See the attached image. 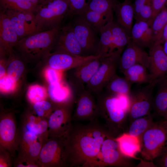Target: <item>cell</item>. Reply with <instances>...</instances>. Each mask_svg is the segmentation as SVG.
I'll return each mask as SVG.
<instances>
[{
  "instance_id": "6da1fadb",
  "label": "cell",
  "mask_w": 167,
  "mask_h": 167,
  "mask_svg": "<svg viewBox=\"0 0 167 167\" xmlns=\"http://www.w3.org/2000/svg\"><path fill=\"white\" fill-rule=\"evenodd\" d=\"M65 152L70 167H118L124 160L115 137L97 119L72 124L65 137Z\"/></svg>"
},
{
  "instance_id": "7a4b0ae2",
  "label": "cell",
  "mask_w": 167,
  "mask_h": 167,
  "mask_svg": "<svg viewBox=\"0 0 167 167\" xmlns=\"http://www.w3.org/2000/svg\"><path fill=\"white\" fill-rule=\"evenodd\" d=\"M99 115L105 121V126L115 137L122 133L129 107L128 97L118 96L103 91L97 95Z\"/></svg>"
},
{
  "instance_id": "3957f363",
  "label": "cell",
  "mask_w": 167,
  "mask_h": 167,
  "mask_svg": "<svg viewBox=\"0 0 167 167\" xmlns=\"http://www.w3.org/2000/svg\"><path fill=\"white\" fill-rule=\"evenodd\" d=\"M60 28L39 32L26 36L19 40L15 47L28 61L45 59L53 50Z\"/></svg>"
},
{
  "instance_id": "277c9868",
  "label": "cell",
  "mask_w": 167,
  "mask_h": 167,
  "mask_svg": "<svg viewBox=\"0 0 167 167\" xmlns=\"http://www.w3.org/2000/svg\"><path fill=\"white\" fill-rule=\"evenodd\" d=\"M69 6V0H45L38 5L34 14L39 31L60 28Z\"/></svg>"
},
{
  "instance_id": "5b68a950",
  "label": "cell",
  "mask_w": 167,
  "mask_h": 167,
  "mask_svg": "<svg viewBox=\"0 0 167 167\" xmlns=\"http://www.w3.org/2000/svg\"><path fill=\"white\" fill-rule=\"evenodd\" d=\"M140 139L142 156L154 160L167 148V120L154 122Z\"/></svg>"
},
{
  "instance_id": "8992f818",
  "label": "cell",
  "mask_w": 167,
  "mask_h": 167,
  "mask_svg": "<svg viewBox=\"0 0 167 167\" xmlns=\"http://www.w3.org/2000/svg\"><path fill=\"white\" fill-rule=\"evenodd\" d=\"M65 137H49L43 144L37 164L38 167H66Z\"/></svg>"
},
{
  "instance_id": "52a82bcc",
  "label": "cell",
  "mask_w": 167,
  "mask_h": 167,
  "mask_svg": "<svg viewBox=\"0 0 167 167\" xmlns=\"http://www.w3.org/2000/svg\"><path fill=\"white\" fill-rule=\"evenodd\" d=\"M157 80L131 90L128 112L130 122L150 113L153 109V92Z\"/></svg>"
},
{
  "instance_id": "ba28073f",
  "label": "cell",
  "mask_w": 167,
  "mask_h": 167,
  "mask_svg": "<svg viewBox=\"0 0 167 167\" xmlns=\"http://www.w3.org/2000/svg\"><path fill=\"white\" fill-rule=\"evenodd\" d=\"M71 22L84 56L98 55L99 34L79 15L73 16Z\"/></svg>"
},
{
  "instance_id": "9c48e42d",
  "label": "cell",
  "mask_w": 167,
  "mask_h": 167,
  "mask_svg": "<svg viewBox=\"0 0 167 167\" xmlns=\"http://www.w3.org/2000/svg\"><path fill=\"white\" fill-rule=\"evenodd\" d=\"M121 54H116L101 57V63L85 88L93 94L101 92L112 77L116 74V69Z\"/></svg>"
},
{
  "instance_id": "30bf717a",
  "label": "cell",
  "mask_w": 167,
  "mask_h": 167,
  "mask_svg": "<svg viewBox=\"0 0 167 167\" xmlns=\"http://www.w3.org/2000/svg\"><path fill=\"white\" fill-rule=\"evenodd\" d=\"M18 127L14 113L5 112L0 115V146L7 150L12 157L18 151Z\"/></svg>"
},
{
  "instance_id": "8fae6325",
  "label": "cell",
  "mask_w": 167,
  "mask_h": 167,
  "mask_svg": "<svg viewBox=\"0 0 167 167\" xmlns=\"http://www.w3.org/2000/svg\"><path fill=\"white\" fill-rule=\"evenodd\" d=\"M73 105H63L55 108L48 118L49 137H66L72 124Z\"/></svg>"
},
{
  "instance_id": "7c38bea8",
  "label": "cell",
  "mask_w": 167,
  "mask_h": 167,
  "mask_svg": "<svg viewBox=\"0 0 167 167\" xmlns=\"http://www.w3.org/2000/svg\"><path fill=\"white\" fill-rule=\"evenodd\" d=\"M75 93L76 105L72 120L91 121L97 119L99 113L93 94L85 88Z\"/></svg>"
},
{
  "instance_id": "4fadbf2b",
  "label": "cell",
  "mask_w": 167,
  "mask_h": 167,
  "mask_svg": "<svg viewBox=\"0 0 167 167\" xmlns=\"http://www.w3.org/2000/svg\"><path fill=\"white\" fill-rule=\"evenodd\" d=\"M40 118L29 110L22 116L18 127V151L38 140L37 124Z\"/></svg>"
},
{
  "instance_id": "5bb4252c",
  "label": "cell",
  "mask_w": 167,
  "mask_h": 167,
  "mask_svg": "<svg viewBox=\"0 0 167 167\" xmlns=\"http://www.w3.org/2000/svg\"><path fill=\"white\" fill-rule=\"evenodd\" d=\"M8 16L16 32L19 40L39 32L34 13L29 11L9 10L4 11Z\"/></svg>"
},
{
  "instance_id": "9a60e30c",
  "label": "cell",
  "mask_w": 167,
  "mask_h": 167,
  "mask_svg": "<svg viewBox=\"0 0 167 167\" xmlns=\"http://www.w3.org/2000/svg\"><path fill=\"white\" fill-rule=\"evenodd\" d=\"M136 64L142 65L148 69L149 56L143 48L131 41L121 54L118 66L120 71L123 73L128 68Z\"/></svg>"
},
{
  "instance_id": "2e32d148",
  "label": "cell",
  "mask_w": 167,
  "mask_h": 167,
  "mask_svg": "<svg viewBox=\"0 0 167 167\" xmlns=\"http://www.w3.org/2000/svg\"><path fill=\"white\" fill-rule=\"evenodd\" d=\"M53 50V52L84 56L82 49L75 37L71 22L60 28Z\"/></svg>"
},
{
  "instance_id": "e0dca14e",
  "label": "cell",
  "mask_w": 167,
  "mask_h": 167,
  "mask_svg": "<svg viewBox=\"0 0 167 167\" xmlns=\"http://www.w3.org/2000/svg\"><path fill=\"white\" fill-rule=\"evenodd\" d=\"M100 56H77L65 53L53 52L45 59H47L49 66L64 71L70 70Z\"/></svg>"
},
{
  "instance_id": "ac0fdd59",
  "label": "cell",
  "mask_w": 167,
  "mask_h": 167,
  "mask_svg": "<svg viewBox=\"0 0 167 167\" xmlns=\"http://www.w3.org/2000/svg\"><path fill=\"white\" fill-rule=\"evenodd\" d=\"M101 63L100 56L70 70V82L75 93L85 88Z\"/></svg>"
},
{
  "instance_id": "d6986e66",
  "label": "cell",
  "mask_w": 167,
  "mask_h": 167,
  "mask_svg": "<svg viewBox=\"0 0 167 167\" xmlns=\"http://www.w3.org/2000/svg\"><path fill=\"white\" fill-rule=\"evenodd\" d=\"M149 48L148 69L153 81L167 75V54L159 41L154 42Z\"/></svg>"
},
{
  "instance_id": "ffe728a7",
  "label": "cell",
  "mask_w": 167,
  "mask_h": 167,
  "mask_svg": "<svg viewBox=\"0 0 167 167\" xmlns=\"http://www.w3.org/2000/svg\"><path fill=\"white\" fill-rule=\"evenodd\" d=\"M19 41L8 16L4 12L0 16V43L2 49L8 55L13 52V48Z\"/></svg>"
},
{
  "instance_id": "44dd1931",
  "label": "cell",
  "mask_w": 167,
  "mask_h": 167,
  "mask_svg": "<svg viewBox=\"0 0 167 167\" xmlns=\"http://www.w3.org/2000/svg\"><path fill=\"white\" fill-rule=\"evenodd\" d=\"M47 91L48 96L54 109L63 105H73L75 101L72 88L63 81L49 84Z\"/></svg>"
},
{
  "instance_id": "7402d4cb",
  "label": "cell",
  "mask_w": 167,
  "mask_h": 167,
  "mask_svg": "<svg viewBox=\"0 0 167 167\" xmlns=\"http://www.w3.org/2000/svg\"><path fill=\"white\" fill-rule=\"evenodd\" d=\"M132 41L144 48H149L154 42L150 23L141 20H136L131 32Z\"/></svg>"
},
{
  "instance_id": "603a6c76",
  "label": "cell",
  "mask_w": 167,
  "mask_h": 167,
  "mask_svg": "<svg viewBox=\"0 0 167 167\" xmlns=\"http://www.w3.org/2000/svg\"><path fill=\"white\" fill-rule=\"evenodd\" d=\"M114 11L117 18L116 22L131 35L135 17L134 9L131 1L124 0L122 2H116Z\"/></svg>"
},
{
  "instance_id": "cb8c5ba5",
  "label": "cell",
  "mask_w": 167,
  "mask_h": 167,
  "mask_svg": "<svg viewBox=\"0 0 167 167\" xmlns=\"http://www.w3.org/2000/svg\"><path fill=\"white\" fill-rule=\"evenodd\" d=\"M119 150L122 154L127 158L137 159L136 154L140 152L141 143L139 137L127 133H123L115 138Z\"/></svg>"
},
{
  "instance_id": "d4e9b609",
  "label": "cell",
  "mask_w": 167,
  "mask_h": 167,
  "mask_svg": "<svg viewBox=\"0 0 167 167\" xmlns=\"http://www.w3.org/2000/svg\"><path fill=\"white\" fill-rule=\"evenodd\" d=\"M113 39L112 55L121 54L124 49L131 40V35L122 26L113 21L110 23Z\"/></svg>"
},
{
  "instance_id": "484cf974",
  "label": "cell",
  "mask_w": 167,
  "mask_h": 167,
  "mask_svg": "<svg viewBox=\"0 0 167 167\" xmlns=\"http://www.w3.org/2000/svg\"><path fill=\"white\" fill-rule=\"evenodd\" d=\"M156 94L153 97V109L155 113L161 116L167 111V75L157 80Z\"/></svg>"
},
{
  "instance_id": "4316f807",
  "label": "cell",
  "mask_w": 167,
  "mask_h": 167,
  "mask_svg": "<svg viewBox=\"0 0 167 167\" xmlns=\"http://www.w3.org/2000/svg\"><path fill=\"white\" fill-rule=\"evenodd\" d=\"M132 84L125 77L115 74L108 82L104 89L105 91L116 96H129Z\"/></svg>"
},
{
  "instance_id": "83f0119b",
  "label": "cell",
  "mask_w": 167,
  "mask_h": 167,
  "mask_svg": "<svg viewBox=\"0 0 167 167\" xmlns=\"http://www.w3.org/2000/svg\"><path fill=\"white\" fill-rule=\"evenodd\" d=\"M147 69L142 65L136 64L128 68L123 73L124 77L132 84H148L152 81Z\"/></svg>"
},
{
  "instance_id": "f1b7e54d",
  "label": "cell",
  "mask_w": 167,
  "mask_h": 167,
  "mask_svg": "<svg viewBox=\"0 0 167 167\" xmlns=\"http://www.w3.org/2000/svg\"><path fill=\"white\" fill-rule=\"evenodd\" d=\"M116 2V0H87L86 8L100 14L111 22L113 21L114 7Z\"/></svg>"
},
{
  "instance_id": "f546056e",
  "label": "cell",
  "mask_w": 167,
  "mask_h": 167,
  "mask_svg": "<svg viewBox=\"0 0 167 167\" xmlns=\"http://www.w3.org/2000/svg\"><path fill=\"white\" fill-rule=\"evenodd\" d=\"M110 23L109 22L106 24L102 28L99 33L100 44L98 55L101 58L112 55L113 39Z\"/></svg>"
},
{
  "instance_id": "4dcf8cb0",
  "label": "cell",
  "mask_w": 167,
  "mask_h": 167,
  "mask_svg": "<svg viewBox=\"0 0 167 167\" xmlns=\"http://www.w3.org/2000/svg\"><path fill=\"white\" fill-rule=\"evenodd\" d=\"M150 113L134 119L131 122L128 132L130 135L139 138L154 122Z\"/></svg>"
},
{
  "instance_id": "1f68e13d",
  "label": "cell",
  "mask_w": 167,
  "mask_h": 167,
  "mask_svg": "<svg viewBox=\"0 0 167 167\" xmlns=\"http://www.w3.org/2000/svg\"><path fill=\"white\" fill-rule=\"evenodd\" d=\"M43 143L39 140L18 151L17 158L38 166V161Z\"/></svg>"
},
{
  "instance_id": "d6a6232c",
  "label": "cell",
  "mask_w": 167,
  "mask_h": 167,
  "mask_svg": "<svg viewBox=\"0 0 167 167\" xmlns=\"http://www.w3.org/2000/svg\"><path fill=\"white\" fill-rule=\"evenodd\" d=\"M79 15L92 27L99 34L102 28L110 22L100 14L87 8Z\"/></svg>"
},
{
  "instance_id": "836d02e7",
  "label": "cell",
  "mask_w": 167,
  "mask_h": 167,
  "mask_svg": "<svg viewBox=\"0 0 167 167\" xmlns=\"http://www.w3.org/2000/svg\"><path fill=\"white\" fill-rule=\"evenodd\" d=\"M3 11H27L34 13L37 6L27 0H0Z\"/></svg>"
},
{
  "instance_id": "e575fe53",
  "label": "cell",
  "mask_w": 167,
  "mask_h": 167,
  "mask_svg": "<svg viewBox=\"0 0 167 167\" xmlns=\"http://www.w3.org/2000/svg\"><path fill=\"white\" fill-rule=\"evenodd\" d=\"M9 56L6 68V75L17 82L24 72V65L21 60L14 55L13 52Z\"/></svg>"
},
{
  "instance_id": "d590c367",
  "label": "cell",
  "mask_w": 167,
  "mask_h": 167,
  "mask_svg": "<svg viewBox=\"0 0 167 167\" xmlns=\"http://www.w3.org/2000/svg\"><path fill=\"white\" fill-rule=\"evenodd\" d=\"M167 23V7L165 6L156 15L150 22L154 42H159L162 32Z\"/></svg>"
},
{
  "instance_id": "8d00e7d4",
  "label": "cell",
  "mask_w": 167,
  "mask_h": 167,
  "mask_svg": "<svg viewBox=\"0 0 167 167\" xmlns=\"http://www.w3.org/2000/svg\"><path fill=\"white\" fill-rule=\"evenodd\" d=\"M27 96L28 101L33 105L37 102L46 100L48 94L44 87L35 84L29 87Z\"/></svg>"
},
{
  "instance_id": "74e56055",
  "label": "cell",
  "mask_w": 167,
  "mask_h": 167,
  "mask_svg": "<svg viewBox=\"0 0 167 167\" xmlns=\"http://www.w3.org/2000/svg\"><path fill=\"white\" fill-rule=\"evenodd\" d=\"M32 108L36 115L40 118L47 119L54 109L52 102L46 100L35 103Z\"/></svg>"
},
{
  "instance_id": "f35d334b",
  "label": "cell",
  "mask_w": 167,
  "mask_h": 167,
  "mask_svg": "<svg viewBox=\"0 0 167 167\" xmlns=\"http://www.w3.org/2000/svg\"><path fill=\"white\" fill-rule=\"evenodd\" d=\"M69 8L68 16L72 17L80 15L85 11L86 7V0H69Z\"/></svg>"
},
{
  "instance_id": "ab89813d",
  "label": "cell",
  "mask_w": 167,
  "mask_h": 167,
  "mask_svg": "<svg viewBox=\"0 0 167 167\" xmlns=\"http://www.w3.org/2000/svg\"><path fill=\"white\" fill-rule=\"evenodd\" d=\"M63 72L48 66L45 70V75L49 84L59 83L63 81Z\"/></svg>"
},
{
  "instance_id": "60d3db41",
  "label": "cell",
  "mask_w": 167,
  "mask_h": 167,
  "mask_svg": "<svg viewBox=\"0 0 167 167\" xmlns=\"http://www.w3.org/2000/svg\"><path fill=\"white\" fill-rule=\"evenodd\" d=\"M37 127L38 140L43 144L49 138L47 119L40 118Z\"/></svg>"
},
{
  "instance_id": "b9f144b4",
  "label": "cell",
  "mask_w": 167,
  "mask_h": 167,
  "mask_svg": "<svg viewBox=\"0 0 167 167\" xmlns=\"http://www.w3.org/2000/svg\"><path fill=\"white\" fill-rule=\"evenodd\" d=\"M17 82L6 74L0 78V89L2 92L9 93L14 91L16 88Z\"/></svg>"
},
{
  "instance_id": "7bdbcfd3",
  "label": "cell",
  "mask_w": 167,
  "mask_h": 167,
  "mask_svg": "<svg viewBox=\"0 0 167 167\" xmlns=\"http://www.w3.org/2000/svg\"><path fill=\"white\" fill-rule=\"evenodd\" d=\"M153 15L151 2L148 3L141 9L138 15L135 17L136 20H141L150 22Z\"/></svg>"
},
{
  "instance_id": "ee69618b",
  "label": "cell",
  "mask_w": 167,
  "mask_h": 167,
  "mask_svg": "<svg viewBox=\"0 0 167 167\" xmlns=\"http://www.w3.org/2000/svg\"><path fill=\"white\" fill-rule=\"evenodd\" d=\"M12 157L7 150L0 146V167H11L13 166Z\"/></svg>"
},
{
  "instance_id": "f6af8a7d",
  "label": "cell",
  "mask_w": 167,
  "mask_h": 167,
  "mask_svg": "<svg viewBox=\"0 0 167 167\" xmlns=\"http://www.w3.org/2000/svg\"><path fill=\"white\" fill-rule=\"evenodd\" d=\"M167 3V0H152L153 15L150 23L156 15L165 7Z\"/></svg>"
},
{
  "instance_id": "bcb514c9",
  "label": "cell",
  "mask_w": 167,
  "mask_h": 167,
  "mask_svg": "<svg viewBox=\"0 0 167 167\" xmlns=\"http://www.w3.org/2000/svg\"><path fill=\"white\" fill-rule=\"evenodd\" d=\"M156 166L161 167H167V148L155 159Z\"/></svg>"
},
{
  "instance_id": "7dc6e473",
  "label": "cell",
  "mask_w": 167,
  "mask_h": 167,
  "mask_svg": "<svg viewBox=\"0 0 167 167\" xmlns=\"http://www.w3.org/2000/svg\"><path fill=\"white\" fill-rule=\"evenodd\" d=\"M151 1L152 0H135L133 3L135 11V17L138 15L143 6L148 3L151 2Z\"/></svg>"
},
{
  "instance_id": "c3c4849f",
  "label": "cell",
  "mask_w": 167,
  "mask_h": 167,
  "mask_svg": "<svg viewBox=\"0 0 167 167\" xmlns=\"http://www.w3.org/2000/svg\"><path fill=\"white\" fill-rule=\"evenodd\" d=\"M167 40V23L162 32L159 42L162 44Z\"/></svg>"
},
{
  "instance_id": "681fc988",
  "label": "cell",
  "mask_w": 167,
  "mask_h": 167,
  "mask_svg": "<svg viewBox=\"0 0 167 167\" xmlns=\"http://www.w3.org/2000/svg\"><path fill=\"white\" fill-rule=\"evenodd\" d=\"M6 74V69L5 68L4 64L1 61L0 64V78H1Z\"/></svg>"
},
{
  "instance_id": "f907efd6",
  "label": "cell",
  "mask_w": 167,
  "mask_h": 167,
  "mask_svg": "<svg viewBox=\"0 0 167 167\" xmlns=\"http://www.w3.org/2000/svg\"><path fill=\"white\" fill-rule=\"evenodd\" d=\"M33 4L37 6L45 0H27Z\"/></svg>"
},
{
  "instance_id": "816d5d0a",
  "label": "cell",
  "mask_w": 167,
  "mask_h": 167,
  "mask_svg": "<svg viewBox=\"0 0 167 167\" xmlns=\"http://www.w3.org/2000/svg\"><path fill=\"white\" fill-rule=\"evenodd\" d=\"M164 44V46H163V49L165 52L167 54V40L166 41Z\"/></svg>"
},
{
  "instance_id": "f5cc1de1",
  "label": "cell",
  "mask_w": 167,
  "mask_h": 167,
  "mask_svg": "<svg viewBox=\"0 0 167 167\" xmlns=\"http://www.w3.org/2000/svg\"><path fill=\"white\" fill-rule=\"evenodd\" d=\"M162 117L164 118L167 120V111L165 113Z\"/></svg>"
},
{
  "instance_id": "db71d44e",
  "label": "cell",
  "mask_w": 167,
  "mask_h": 167,
  "mask_svg": "<svg viewBox=\"0 0 167 167\" xmlns=\"http://www.w3.org/2000/svg\"></svg>"
}]
</instances>
